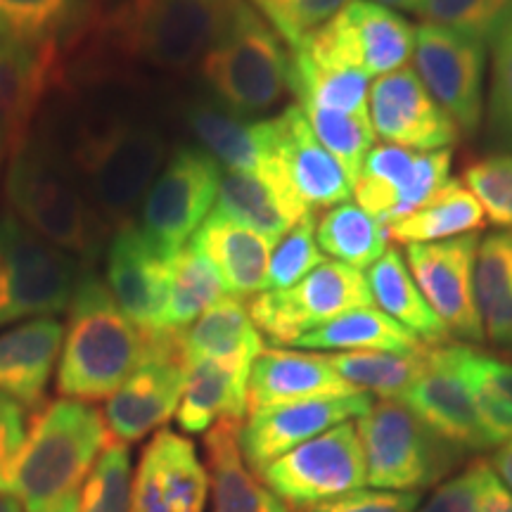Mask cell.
Segmentation results:
<instances>
[{
	"label": "cell",
	"instance_id": "cell-1",
	"mask_svg": "<svg viewBox=\"0 0 512 512\" xmlns=\"http://www.w3.org/2000/svg\"><path fill=\"white\" fill-rule=\"evenodd\" d=\"M242 0H93L86 22L62 48L64 83L181 74L200 67L226 34ZM60 86V88H62Z\"/></svg>",
	"mask_w": 512,
	"mask_h": 512
},
{
	"label": "cell",
	"instance_id": "cell-2",
	"mask_svg": "<svg viewBox=\"0 0 512 512\" xmlns=\"http://www.w3.org/2000/svg\"><path fill=\"white\" fill-rule=\"evenodd\" d=\"M57 140L112 233L133 223L171 157L164 126L150 112L133 107H86L72 119L69 136Z\"/></svg>",
	"mask_w": 512,
	"mask_h": 512
},
{
	"label": "cell",
	"instance_id": "cell-3",
	"mask_svg": "<svg viewBox=\"0 0 512 512\" xmlns=\"http://www.w3.org/2000/svg\"><path fill=\"white\" fill-rule=\"evenodd\" d=\"M8 207L24 226L91 268L112 238L50 128L31 131L10 155Z\"/></svg>",
	"mask_w": 512,
	"mask_h": 512
},
{
	"label": "cell",
	"instance_id": "cell-4",
	"mask_svg": "<svg viewBox=\"0 0 512 512\" xmlns=\"http://www.w3.org/2000/svg\"><path fill=\"white\" fill-rule=\"evenodd\" d=\"M57 361V394L74 401L110 399L145 356V335L114 302L110 287L86 268L69 304Z\"/></svg>",
	"mask_w": 512,
	"mask_h": 512
},
{
	"label": "cell",
	"instance_id": "cell-5",
	"mask_svg": "<svg viewBox=\"0 0 512 512\" xmlns=\"http://www.w3.org/2000/svg\"><path fill=\"white\" fill-rule=\"evenodd\" d=\"M112 434L93 403L57 399L34 411L27 441L17 453L5 484L15 491L24 512H46L79 486Z\"/></svg>",
	"mask_w": 512,
	"mask_h": 512
},
{
	"label": "cell",
	"instance_id": "cell-6",
	"mask_svg": "<svg viewBox=\"0 0 512 512\" xmlns=\"http://www.w3.org/2000/svg\"><path fill=\"white\" fill-rule=\"evenodd\" d=\"M290 64L283 36L249 0H242L228 31L197 69L221 107L259 119L290 93Z\"/></svg>",
	"mask_w": 512,
	"mask_h": 512
},
{
	"label": "cell",
	"instance_id": "cell-7",
	"mask_svg": "<svg viewBox=\"0 0 512 512\" xmlns=\"http://www.w3.org/2000/svg\"><path fill=\"white\" fill-rule=\"evenodd\" d=\"M366 482L382 491H425L463 460V448L437 432L401 401L382 399L356 420Z\"/></svg>",
	"mask_w": 512,
	"mask_h": 512
},
{
	"label": "cell",
	"instance_id": "cell-8",
	"mask_svg": "<svg viewBox=\"0 0 512 512\" xmlns=\"http://www.w3.org/2000/svg\"><path fill=\"white\" fill-rule=\"evenodd\" d=\"M86 266L12 211L0 214V328L67 311Z\"/></svg>",
	"mask_w": 512,
	"mask_h": 512
},
{
	"label": "cell",
	"instance_id": "cell-9",
	"mask_svg": "<svg viewBox=\"0 0 512 512\" xmlns=\"http://www.w3.org/2000/svg\"><path fill=\"white\" fill-rule=\"evenodd\" d=\"M292 50L316 67L358 69L368 79H380L408 67L415 53V27L373 0H354Z\"/></svg>",
	"mask_w": 512,
	"mask_h": 512
},
{
	"label": "cell",
	"instance_id": "cell-10",
	"mask_svg": "<svg viewBox=\"0 0 512 512\" xmlns=\"http://www.w3.org/2000/svg\"><path fill=\"white\" fill-rule=\"evenodd\" d=\"M366 306H375V302L363 271L339 261H323L287 290L259 292L247 309L256 330L268 342L292 347L306 332Z\"/></svg>",
	"mask_w": 512,
	"mask_h": 512
},
{
	"label": "cell",
	"instance_id": "cell-11",
	"mask_svg": "<svg viewBox=\"0 0 512 512\" xmlns=\"http://www.w3.org/2000/svg\"><path fill=\"white\" fill-rule=\"evenodd\" d=\"M221 166L200 147L181 145L140 204V230L162 256H174L216 207Z\"/></svg>",
	"mask_w": 512,
	"mask_h": 512
},
{
	"label": "cell",
	"instance_id": "cell-12",
	"mask_svg": "<svg viewBox=\"0 0 512 512\" xmlns=\"http://www.w3.org/2000/svg\"><path fill=\"white\" fill-rule=\"evenodd\" d=\"M259 477L292 510L354 494L366 484V460L356 420L342 422L292 448Z\"/></svg>",
	"mask_w": 512,
	"mask_h": 512
},
{
	"label": "cell",
	"instance_id": "cell-13",
	"mask_svg": "<svg viewBox=\"0 0 512 512\" xmlns=\"http://www.w3.org/2000/svg\"><path fill=\"white\" fill-rule=\"evenodd\" d=\"M181 332L145 335L143 361L102 408L112 439L133 444L147 434L164 430L166 422L176 415L188 370Z\"/></svg>",
	"mask_w": 512,
	"mask_h": 512
},
{
	"label": "cell",
	"instance_id": "cell-14",
	"mask_svg": "<svg viewBox=\"0 0 512 512\" xmlns=\"http://www.w3.org/2000/svg\"><path fill=\"white\" fill-rule=\"evenodd\" d=\"M413 57L427 93L463 136H475L484 117L486 43L422 22L415 27Z\"/></svg>",
	"mask_w": 512,
	"mask_h": 512
},
{
	"label": "cell",
	"instance_id": "cell-15",
	"mask_svg": "<svg viewBox=\"0 0 512 512\" xmlns=\"http://www.w3.org/2000/svg\"><path fill=\"white\" fill-rule=\"evenodd\" d=\"M453 150L418 152L401 145H375L354 183L361 209L387 226L422 207L451 181Z\"/></svg>",
	"mask_w": 512,
	"mask_h": 512
},
{
	"label": "cell",
	"instance_id": "cell-16",
	"mask_svg": "<svg viewBox=\"0 0 512 512\" xmlns=\"http://www.w3.org/2000/svg\"><path fill=\"white\" fill-rule=\"evenodd\" d=\"M479 238H460L406 245L408 271L422 297L432 306L451 335L465 342H482L484 328L475 299V259Z\"/></svg>",
	"mask_w": 512,
	"mask_h": 512
},
{
	"label": "cell",
	"instance_id": "cell-17",
	"mask_svg": "<svg viewBox=\"0 0 512 512\" xmlns=\"http://www.w3.org/2000/svg\"><path fill=\"white\" fill-rule=\"evenodd\" d=\"M368 117L375 136L408 150H451L460 140L458 126L411 67L375 79L368 95Z\"/></svg>",
	"mask_w": 512,
	"mask_h": 512
},
{
	"label": "cell",
	"instance_id": "cell-18",
	"mask_svg": "<svg viewBox=\"0 0 512 512\" xmlns=\"http://www.w3.org/2000/svg\"><path fill=\"white\" fill-rule=\"evenodd\" d=\"M370 406L373 399L358 392L351 396H332V399L287 403V406L252 413L247 422H242L240 430L242 456L252 472L261 475L273 460L342 422L358 420L370 411Z\"/></svg>",
	"mask_w": 512,
	"mask_h": 512
},
{
	"label": "cell",
	"instance_id": "cell-19",
	"mask_svg": "<svg viewBox=\"0 0 512 512\" xmlns=\"http://www.w3.org/2000/svg\"><path fill=\"white\" fill-rule=\"evenodd\" d=\"M273 121V157L287 188L311 214L349 202L354 195L347 171L320 145L299 102L287 105Z\"/></svg>",
	"mask_w": 512,
	"mask_h": 512
},
{
	"label": "cell",
	"instance_id": "cell-20",
	"mask_svg": "<svg viewBox=\"0 0 512 512\" xmlns=\"http://www.w3.org/2000/svg\"><path fill=\"white\" fill-rule=\"evenodd\" d=\"M207 496L209 472L195 444L159 430L140 453L131 512H204Z\"/></svg>",
	"mask_w": 512,
	"mask_h": 512
},
{
	"label": "cell",
	"instance_id": "cell-21",
	"mask_svg": "<svg viewBox=\"0 0 512 512\" xmlns=\"http://www.w3.org/2000/svg\"><path fill=\"white\" fill-rule=\"evenodd\" d=\"M105 278L114 302L143 335L162 332L171 256L159 254L136 223L112 233L107 242Z\"/></svg>",
	"mask_w": 512,
	"mask_h": 512
},
{
	"label": "cell",
	"instance_id": "cell-22",
	"mask_svg": "<svg viewBox=\"0 0 512 512\" xmlns=\"http://www.w3.org/2000/svg\"><path fill=\"white\" fill-rule=\"evenodd\" d=\"M401 403L411 408L432 432L463 448L465 453L494 448L460 375L451 342L430 347L425 370L418 382L403 394Z\"/></svg>",
	"mask_w": 512,
	"mask_h": 512
},
{
	"label": "cell",
	"instance_id": "cell-23",
	"mask_svg": "<svg viewBox=\"0 0 512 512\" xmlns=\"http://www.w3.org/2000/svg\"><path fill=\"white\" fill-rule=\"evenodd\" d=\"M183 124L211 159L228 171H245L287 190L273 157V121L247 119L219 102L188 100L181 107Z\"/></svg>",
	"mask_w": 512,
	"mask_h": 512
},
{
	"label": "cell",
	"instance_id": "cell-24",
	"mask_svg": "<svg viewBox=\"0 0 512 512\" xmlns=\"http://www.w3.org/2000/svg\"><path fill=\"white\" fill-rule=\"evenodd\" d=\"M60 46H19L0 38V155L15 152L34 131L41 102L62 86Z\"/></svg>",
	"mask_w": 512,
	"mask_h": 512
},
{
	"label": "cell",
	"instance_id": "cell-25",
	"mask_svg": "<svg viewBox=\"0 0 512 512\" xmlns=\"http://www.w3.org/2000/svg\"><path fill=\"white\" fill-rule=\"evenodd\" d=\"M351 394H358V389L344 382L323 354L264 349L249 373L247 415L287 403Z\"/></svg>",
	"mask_w": 512,
	"mask_h": 512
},
{
	"label": "cell",
	"instance_id": "cell-26",
	"mask_svg": "<svg viewBox=\"0 0 512 512\" xmlns=\"http://www.w3.org/2000/svg\"><path fill=\"white\" fill-rule=\"evenodd\" d=\"M62 339L64 325L55 318L27 320L0 332V394L38 411L60 361Z\"/></svg>",
	"mask_w": 512,
	"mask_h": 512
},
{
	"label": "cell",
	"instance_id": "cell-27",
	"mask_svg": "<svg viewBox=\"0 0 512 512\" xmlns=\"http://www.w3.org/2000/svg\"><path fill=\"white\" fill-rule=\"evenodd\" d=\"M190 247L216 268L230 297H256L266 290L268 261L275 242L256 230L214 211L192 235Z\"/></svg>",
	"mask_w": 512,
	"mask_h": 512
},
{
	"label": "cell",
	"instance_id": "cell-28",
	"mask_svg": "<svg viewBox=\"0 0 512 512\" xmlns=\"http://www.w3.org/2000/svg\"><path fill=\"white\" fill-rule=\"evenodd\" d=\"M242 420H219L204 432L214 512H294L252 472L240 448Z\"/></svg>",
	"mask_w": 512,
	"mask_h": 512
},
{
	"label": "cell",
	"instance_id": "cell-29",
	"mask_svg": "<svg viewBox=\"0 0 512 512\" xmlns=\"http://www.w3.org/2000/svg\"><path fill=\"white\" fill-rule=\"evenodd\" d=\"M252 363L192 361L185 370V387L176 422L183 432H209L219 420H245Z\"/></svg>",
	"mask_w": 512,
	"mask_h": 512
},
{
	"label": "cell",
	"instance_id": "cell-30",
	"mask_svg": "<svg viewBox=\"0 0 512 512\" xmlns=\"http://www.w3.org/2000/svg\"><path fill=\"white\" fill-rule=\"evenodd\" d=\"M216 211L271 242H278L299 221L316 216L266 178L228 169L221 171Z\"/></svg>",
	"mask_w": 512,
	"mask_h": 512
},
{
	"label": "cell",
	"instance_id": "cell-31",
	"mask_svg": "<svg viewBox=\"0 0 512 512\" xmlns=\"http://www.w3.org/2000/svg\"><path fill=\"white\" fill-rule=\"evenodd\" d=\"M373 302L380 306L382 313L411 330L415 337L427 347H441L448 344L451 332L441 323L427 299L422 297L420 287L415 285L406 259L396 247H387L380 259L368 268L366 273Z\"/></svg>",
	"mask_w": 512,
	"mask_h": 512
},
{
	"label": "cell",
	"instance_id": "cell-32",
	"mask_svg": "<svg viewBox=\"0 0 512 512\" xmlns=\"http://www.w3.org/2000/svg\"><path fill=\"white\" fill-rule=\"evenodd\" d=\"M181 349L185 363L204 358L254 363L266 347L247 306L235 297H223L181 332Z\"/></svg>",
	"mask_w": 512,
	"mask_h": 512
},
{
	"label": "cell",
	"instance_id": "cell-33",
	"mask_svg": "<svg viewBox=\"0 0 512 512\" xmlns=\"http://www.w3.org/2000/svg\"><path fill=\"white\" fill-rule=\"evenodd\" d=\"M313 351H389V354H418L425 351L411 330L403 328L375 306L356 309L332 318L330 323L306 332L292 344Z\"/></svg>",
	"mask_w": 512,
	"mask_h": 512
},
{
	"label": "cell",
	"instance_id": "cell-34",
	"mask_svg": "<svg viewBox=\"0 0 512 512\" xmlns=\"http://www.w3.org/2000/svg\"><path fill=\"white\" fill-rule=\"evenodd\" d=\"M486 223L482 204L460 181H448L411 214L387 223V238L401 245H425L475 235Z\"/></svg>",
	"mask_w": 512,
	"mask_h": 512
},
{
	"label": "cell",
	"instance_id": "cell-35",
	"mask_svg": "<svg viewBox=\"0 0 512 512\" xmlns=\"http://www.w3.org/2000/svg\"><path fill=\"white\" fill-rule=\"evenodd\" d=\"M475 299L484 337L496 347L512 349V230L479 240Z\"/></svg>",
	"mask_w": 512,
	"mask_h": 512
},
{
	"label": "cell",
	"instance_id": "cell-36",
	"mask_svg": "<svg viewBox=\"0 0 512 512\" xmlns=\"http://www.w3.org/2000/svg\"><path fill=\"white\" fill-rule=\"evenodd\" d=\"M458 370L475 401L482 427L491 444L512 439V361L491 356L470 344H453Z\"/></svg>",
	"mask_w": 512,
	"mask_h": 512
},
{
	"label": "cell",
	"instance_id": "cell-37",
	"mask_svg": "<svg viewBox=\"0 0 512 512\" xmlns=\"http://www.w3.org/2000/svg\"><path fill=\"white\" fill-rule=\"evenodd\" d=\"M93 0H0V38L19 46L64 48L86 22Z\"/></svg>",
	"mask_w": 512,
	"mask_h": 512
},
{
	"label": "cell",
	"instance_id": "cell-38",
	"mask_svg": "<svg viewBox=\"0 0 512 512\" xmlns=\"http://www.w3.org/2000/svg\"><path fill=\"white\" fill-rule=\"evenodd\" d=\"M316 240L323 254L351 268H370L387 252V226L354 202H342L316 219Z\"/></svg>",
	"mask_w": 512,
	"mask_h": 512
},
{
	"label": "cell",
	"instance_id": "cell-39",
	"mask_svg": "<svg viewBox=\"0 0 512 512\" xmlns=\"http://www.w3.org/2000/svg\"><path fill=\"white\" fill-rule=\"evenodd\" d=\"M427 347L418 354H389V351H337L325 361L335 373L363 394H377L382 399H403V394L418 382L427 366Z\"/></svg>",
	"mask_w": 512,
	"mask_h": 512
},
{
	"label": "cell",
	"instance_id": "cell-40",
	"mask_svg": "<svg viewBox=\"0 0 512 512\" xmlns=\"http://www.w3.org/2000/svg\"><path fill=\"white\" fill-rule=\"evenodd\" d=\"M290 93L299 105L368 117L370 79L358 69H323L290 50Z\"/></svg>",
	"mask_w": 512,
	"mask_h": 512
},
{
	"label": "cell",
	"instance_id": "cell-41",
	"mask_svg": "<svg viewBox=\"0 0 512 512\" xmlns=\"http://www.w3.org/2000/svg\"><path fill=\"white\" fill-rule=\"evenodd\" d=\"M221 275L192 247L171 256L169 299L162 318V332H181L190 328L202 313L226 297Z\"/></svg>",
	"mask_w": 512,
	"mask_h": 512
},
{
	"label": "cell",
	"instance_id": "cell-42",
	"mask_svg": "<svg viewBox=\"0 0 512 512\" xmlns=\"http://www.w3.org/2000/svg\"><path fill=\"white\" fill-rule=\"evenodd\" d=\"M302 110L320 145L337 159L339 166L347 171L351 185H354L368 152L375 147V131L370 117H354V114L328 112L306 105H302Z\"/></svg>",
	"mask_w": 512,
	"mask_h": 512
},
{
	"label": "cell",
	"instance_id": "cell-43",
	"mask_svg": "<svg viewBox=\"0 0 512 512\" xmlns=\"http://www.w3.org/2000/svg\"><path fill=\"white\" fill-rule=\"evenodd\" d=\"M133 467L128 444L110 439L88 472L79 496V512H131Z\"/></svg>",
	"mask_w": 512,
	"mask_h": 512
},
{
	"label": "cell",
	"instance_id": "cell-44",
	"mask_svg": "<svg viewBox=\"0 0 512 512\" xmlns=\"http://www.w3.org/2000/svg\"><path fill=\"white\" fill-rule=\"evenodd\" d=\"M418 15L489 46L512 22V0H425Z\"/></svg>",
	"mask_w": 512,
	"mask_h": 512
},
{
	"label": "cell",
	"instance_id": "cell-45",
	"mask_svg": "<svg viewBox=\"0 0 512 512\" xmlns=\"http://www.w3.org/2000/svg\"><path fill=\"white\" fill-rule=\"evenodd\" d=\"M316 219L318 216L299 221L275 242L268 261L266 290H287L323 264V252L316 240Z\"/></svg>",
	"mask_w": 512,
	"mask_h": 512
},
{
	"label": "cell",
	"instance_id": "cell-46",
	"mask_svg": "<svg viewBox=\"0 0 512 512\" xmlns=\"http://www.w3.org/2000/svg\"><path fill=\"white\" fill-rule=\"evenodd\" d=\"M463 185L482 204L486 219L503 230H512V152L467 164Z\"/></svg>",
	"mask_w": 512,
	"mask_h": 512
},
{
	"label": "cell",
	"instance_id": "cell-47",
	"mask_svg": "<svg viewBox=\"0 0 512 512\" xmlns=\"http://www.w3.org/2000/svg\"><path fill=\"white\" fill-rule=\"evenodd\" d=\"M249 3L273 24V29L292 50L354 0H249Z\"/></svg>",
	"mask_w": 512,
	"mask_h": 512
},
{
	"label": "cell",
	"instance_id": "cell-48",
	"mask_svg": "<svg viewBox=\"0 0 512 512\" xmlns=\"http://www.w3.org/2000/svg\"><path fill=\"white\" fill-rule=\"evenodd\" d=\"M491 86L486 126L496 147L512 152V22L491 41Z\"/></svg>",
	"mask_w": 512,
	"mask_h": 512
},
{
	"label": "cell",
	"instance_id": "cell-49",
	"mask_svg": "<svg viewBox=\"0 0 512 512\" xmlns=\"http://www.w3.org/2000/svg\"><path fill=\"white\" fill-rule=\"evenodd\" d=\"M484 458L472 460L463 472L446 479L437 491L420 503L418 512H479V489H482Z\"/></svg>",
	"mask_w": 512,
	"mask_h": 512
},
{
	"label": "cell",
	"instance_id": "cell-50",
	"mask_svg": "<svg viewBox=\"0 0 512 512\" xmlns=\"http://www.w3.org/2000/svg\"><path fill=\"white\" fill-rule=\"evenodd\" d=\"M420 491H354L294 512H418Z\"/></svg>",
	"mask_w": 512,
	"mask_h": 512
},
{
	"label": "cell",
	"instance_id": "cell-51",
	"mask_svg": "<svg viewBox=\"0 0 512 512\" xmlns=\"http://www.w3.org/2000/svg\"><path fill=\"white\" fill-rule=\"evenodd\" d=\"M29 432V415L22 403L0 394V484H5L17 453L22 451Z\"/></svg>",
	"mask_w": 512,
	"mask_h": 512
},
{
	"label": "cell",
	"instance_id": "cell-52",
	"mask_svg": "<svg viewBox=\"0 0 512 512\" xmlns=\"http://www.w3.org/2000/svg\"><path fill=\"white\" fill-rule=\"evenodd\" d=\"M479 512H512V491L501 482L489 460H484L482 489H479Z\"/></svg>",
	"mask_w": 512,
	"mask_h": 512
},
{
	"label": "cell",
	"instance_id": "cell-53",
	"mask_svg": "<svg viewBox=\"0 0 512 512\" xmlns=\"http://www.w3.org/2000/svg\"><path fill=\"white\" fill-rule=\"evenodd\" d=\"M489 463L496 470V475L501 477V482L512 491V439L496 448L494 458H491Z\"/></svg>",
	"mask_w": 512,
	"mask_h": 512
},
{
	"label": "cell",
	"instance_id": "cell-54",
	"mask_svg": "<svg viewBox=\"0 0 512 512\" xmlns=\"http://www.w3.org/2000/svg\"><path fill=\"white\" fill-rule=\"evenodd\" d=\"M0 512H24V505L8 484H0Z\"/></svg>",
	"mask_w": 512,
	"mask_h": 512
},
{
	"label": "cell",
	"instance_id": "cell-55",
	"mask_svg": "<svg viewBox=\"0 0 512 512\" xmlns=\"http://www.w3.org/2000/svg\"><path fill=\"white\" fill-rule=\"evenodd\" d=\"M373 3L384 5V8H389V10L415 12V15H418L420 8H422V3H425V0H373Z\"/></svg>",
	"mask_w": 512,
	"mask_h": 512
},
{
	"label": "cell",
	"instance_id": "cell-56",
	"mask_svg": "<svg viewBox=\"0 0 512 512\" xmlns=\"http://www.w3.org/2000/svg\"><path fill=\"white\" fill-rule=\"evenodd\" d=\"M46 512H79V494L62 498L60 503H55L53 508H48Z\"/></svg>",
	"mask_w": 512,
	"mask_h": 512
}]
</instances>
